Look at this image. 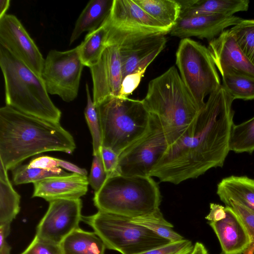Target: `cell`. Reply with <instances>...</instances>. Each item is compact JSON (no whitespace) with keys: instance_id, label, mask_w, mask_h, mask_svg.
<instances>
[{"instance_id":"1","label":"cell","mask_w":254,"mask_h":254,"mask_svg":"<svg viewBox=\"0 0 254 254\" xmlns=\"http://www.w3.org/2000/svg\"><path fill=\"white\" fill-rule=\"evenodd\" d=\"M234 100L222 84L211 93L185 133L168 146L150 176L178 185L222 167L230 151Z\"/></svg>"},{"instance_id":"2","label":"cell","mask_w":254,"mask_h":254,"mask_svg":"<svg viewBox=\"0 0 254 254\" xmlns=\"http://www.w3.org/2000/svg\"><path fill=\"white\" fill-rule=\"evenodd\" d=\"M72 135L60 123L21 112L8 106L0 109V162L12 170L25 159L45 152L72 153Z\"/></svg>"},{"instance_id":"3","label":"cell","mask_w":254,"mask_h":254,"mask_svg":"<svg viewBox=\"0 0 254 254\" xmlns=\"http://www.w3.org/2000/svg\"><path fill=\"white\" fill-rule=\"evenodd\" d=\"M142 100L146 110L158 119L168 146L185 133L201 110L175 66L150 81Z\"/></svg>"},{"instance_id":"4","label":"cell","mask_w":254,"mask_h":254,"mask_svg":"<svg viewBox=\"0 0 254 254\" xmlns=\"http://www.w3.org/2000/svg\"><path fill=\"white\" fill-rule=\"evenodd\" d=\"M0 66L4 81L5 105L60 123L62 112L51 100L41 77L1 45Z\"/></svg>"},{"instance_id":"5","label":"cell","mask_w":254,"mask_h":254,"mask_svg":"<svg viewBox=\"0 0 254 254\" xmlns=\"http://www.w3.org/2000/svg\"><path fill=\"white\" fill-rule=\"evenodd\" d=\"M161 201L159 187L152 177L120 174L108 177L93 197L98 211L131 219L155 212Z\"/></svg>"},{"instance_id":"6","label":"cell","mask_w":254,"mask_h":254,"mask_svg":"<svg viewBox=\"0 0 254 254\" xmlns=\"http://www.w3.org/2000/svg\"><path fill=\"white\" fill-rule=\"evenodd\" d=\"M99 120L102 146L118 155L146 131L150 114L142 100L112 97L95 105Z\"/></svg>"},{"instance_id":"7","label":"cell","mask_w":254,"mask_h":254,"mask_svg":"<svg viewBox=\"0 0 254 254\" xmlns=\"http://www.w3.org/2000/svg\"><path fill=\"white\" fill-rule=\"evenodd\" d=\"M102 240L106 248L122 254H139L169 242L147 228L133 223L131 218L98 211L83 216Z\"/></svg>"},{"instance_id":"8","label":"cell","mask_w":254,"mask_h":254,"mask_svg":"<svg viewBox=\"0 0 254 254\" xmlns=\"http://www.w3.org/2000/svg\"><path fill=\"white\" fill-rule=\"evenodd\" d=\"M176 64L184 83L201 109L205 97L221 85L208 48L190 38L182 39L176 53Z\"/></svg>"},{"instance_id":"9","label":"cell","mask_w":254,"mask_h":254,"mask_svg":"<svg viewBox=\"0 0 254 254\" xmlns=\"http://www.w3.org/2000/svg\"><path fill=\"white\" fill-rule=\"evenodd\" d=\"M150 114L145 133L119 155L118 171L126 176H150V173L168 147L161 123Z\"/></svg>"},{"instance_id":"10","label":"cell","mask_w":254,"mask_h":254,"mask_svg":"<svg viewBox=\"0 0 254 254\" xmlns=\"http://www.w3.org/2000/svg\"><path fill=\"white\" fill-rule=\"evenodd\" d=\"M84 66L78 46L65 51L50 50L41 74L48 93L59 96L66 102L73 101L78 95Z\"/></svg>"},{"instance_id":"11","label":"cell","mask_w":254,"mask_h":254,"mask_svg":"<svg viewBox=\"0 0 254 254\" xmlns=\"http://www.w3.org/2000/svg\"><path fill=\"white\" fill-rule=\"evenodd\" d=\"M108 26L106 44L119 46L123 78L139 68L147 67L164 49L167 42L163 34L130 33L115 30L109 24Z\"/></svg>"},{"instance_id":"12","label":"cell","mask_w":254,"mask_h":254,"mask_svg":"<svg viewBox=\"0 0 254 254\" xmlns=\"http://www.w3.org/2000/svg\"><path fill=\"white\" fill-rule=\"evenodd\" d=\"M80 198L57 199L49 202L48 209L36 228L35 236L61 245L82 221Z\"/></svg>"},{"instance_id":"13","label":"cell","mask_w":254,"mask_h":254,"mask_svg":"<svg viewBox=\"0 0 254 254\" xmlns=\"http://www.w3.org/2000/svg\"><path fill=\"white\" fill-rule=\"evenodd\" d=\"M0 45L41 77L45 59L35 43L14 15L0 18Z\"/></svg>"},{"instance_id":"14","label":"cell","mask_w":254,"mask_h":254,"mask_svg":"<svg viewBox=\"0 0 254 254\" xmlns=\"http://www.w3.org/2000/svg\"><path fill=\"white\" fill-rule=\"evenodd\" d=\"M205 219L219 241L222 254H243L248 249L251 242L249 235L231 207L211 203Z\"/></svg>"},{"instance_id":"15","label":"cell","mask_w":254,"mask_h":254,"mask_svg":"<svg viewBox=\"0 0 254 254\" xmlns=\"http://www.w3.org/2000/svg\"><path fill=\"white\" fill-rule=\"evenodd\" d=\"M89 68L95 105L108 98L118 96L123 75L117 44L107 43L98 62Z\"/></svg>"},{"instance_id":"16","label":"cell","mask_w":254,"mask_h":254,"mask_svg":"<svg viewBox=\"0 0 254 254\" xmlns=\"http://www.w3.org/2000/svg\"><path fill=\"white\" fill-rule=\"evenodd\" d=\"M107 20L110 27L121 31L165 35L170 31L149 15L134 0H113Z\"/></svg>"},{"instance_id":"17","label":"cell","mask_w":254,"mask_h":254,"mask_svg":"<svg viewBox=\"0 0 254 254\" xmlns=\"http://www.w3.org/2000/svg\"><path fill=\"white\" fill-rule=\"evenodd\" d=\"M207 48L222 76L238 74L254 78V65L242 52L229 29L209 41Z\"/></svg>"},{"instance_id":"18","label":"cell","mask_w":254,"mask_h":254,"mask_svg":"<svg viewBox=\"0 0 254 254\" xmlns=\"http://www.w3.org/2000/svg\"><path fill=\"white\" fill-rule=\"evenodd\" d=\"M242 18L235 15L202 14L180 17L169 33L180 38L191 37L210 41L225 29L236 25Z\"/></svg>"},{"instance_id":"19","label":"cell","mask_w":254,"mask_h":254,"mask_svg":"<svg viewBox=\"0 0 254 254\" xmlns=\"http://www.w3.org/2000/svg\"><path fill=\"white\" fill-rule=\"evenodd\" d=\"M33 184L32 197H41L50 202L80 198L87 192L89 183L86 176L72 173L46 178Z\"/></svg>"},{"instance_id":"20","label":"cell","mask_w":254,"mask_h":254,"mask_svg":"<svg viewBox=\"0 0 254 254\" xmlns=\"http://www.w3.org/2000/svg\"><path fill=\"white\" fill-rule=\"evenodd\" d=\"M181 7L180 17L202 14L234 15L247 11L248 0H177Z\"/></svg>"},{"instance_id":"21","label":"cell","mask_w":254,"mask_h":254,"mask_svg":"<svg viewBox=\"0 0 254 254\" xmlns=\"http://www.w3.org/2000/svg\"><path fill=\"white\" fill-rule=\"evenodd\" d=\"M216 193L224 203L233 201L254 211V179L247 176L224 178L218 184Z\"/></svg>"},{"instance_id":"22","label":"cell","mask_w":254,"mask_h":254,"mask_svg":"<svg viewBox=\"0 0 254 254\" xmlns=\"http://www.w3.org/2000/svg\"><path fill=\"white\" fill-rule=\"evenodd\" d=\"M113 0H91L77 19L69 39V45L85 32L98 28L108 17Z\"/></svg>"},{"instance_id":"23","label":"cell","mask_w":254,"mask_h":254,"mask_svg":"<svg viewBox=\"0 0 254 254\" xmlns=\"http://www.w3.org/2000/svg\"><path fill=\"white\" fill-rule=\"evenodd\" d=\"M64 254H104L106 247L94 232L80 228L69 234L61 243Z\"/></svg>"},{"instance_id":"24","label":"cell","mask_w":254,"mask_h":254,"mask_svg":"<svg viewBox=\"0 0 254 254\" xmlns=\"http://www.w3.org/2000/svg\"><path fill=\"white\" fill-rule=\"evenodd\" d=\"M20 196L8 178L7 170L0 162V226L10 225L20 211Z\"/></svg>"},{"instance_id":"25","label":"cell","mask_w":254,"mask_h":254,"mask_svg":"<svg viewBox=\"0 0 254 254\" xmlns=\"http://www.w3.org/2000/svg\"><path fill=\"white\" fill-rule=\"evenodd\" d=\"M109 26L107 20L97 29L88 32L78 45L81 60L89 68L99 60L106 46Z\"/></svg>"},{"instance_id":"26","label":"cell","mask_w":254,"mask_h":254,"mask_svg":"<svg viewBox=\"0 0 254 254\" xmlns=\"http://www.w3.org/2000/svg\"><path fill=\"white\" fill-rule=\"evenodd\" d=\"M152 17L170 30L181 14V7L177 0H134Z\"/></svg>"},{"instance_id":"27","label":"cell","mask_w":254,"mask_h":254,"mask_svg":"<svg viewBox=\"0 0 254 254\" xmlns=\"http://www.w3.org/2000/svg\"><path fill=\"white\" fill-rule=\"evenodd\" d=\"M230 151L237 153L254 151V117L239 125L233 126L230 134Z\"/></svg>"},{"instance_id":"28","label":"cell","mask_w":254,"mask_h":254,"mask_svg":"<svg viewBox=\"0 0 254 254\" xmlns=\"http://www.w3.org/2000/svg\"><path fill=\"white\" fill-rule=\"evenodd\" d=\"M13 182L16 185L34 183L46 178L65 176L69 174L61 168L43 169L30 167L27 165H19L12 170Z\"/></svg>"},{"instance_id":"29","label":"cell","mask_w":254,"mask_h":254,"mask_svg":"<svg viewBox=\"0 0 254 254\" xmlns=\"http://www.w3.org/2000/svg\"><path fill=\"white\" fill-rule=\"evenodd\" d=\"M222 85L235 100L254 99V78L238 74L222 76Z\"/></svg>"},{"instance_id":"30","label":"cell","mask_w":254,"mask_h":254,"mask_svg":"<svg viewBox=\"0 0 254 254\" xmlns=\"http://www.w3.org/2000/svg\"><path fill=\"white\" fill-rule=\"evenodd\" d=\"M229 30L242 52L254 65V19H242Z\"/></svg>"},{"instance_id":"31","label":"cell","mask_w":254,"mask_h":254,"mask_svg":"<svg viewBox=\"0 0 254 254\" xmlns=\"http://www.w3.org/2000/svg\"><path fill=\"white\" fill-rule=\"evenodd\" d=\"M87 104L84 109V116L89 128L93 144V155L101 152L102 146V134L96 106L91 98L89 86L85 84Z\"/></svg>"},{"instance_id":"32","label":"cell","mask_w":254,"mask_h":254,"mask_svg":"<svg viewBox=\"0 0 254 254\" xmlns=\"http://www.w3.org/2000/svg\"><path fill=\"white\" fill-rule=\"evenodd\" d=\"M224 204L231 207L238 215L249 235L250 245L243 254H254V211L233 201Z\"/></svg>"},{"instance_id":"33","label":"cell","mask_w":254,"mask_h":254,"mask_svg":"<svg viewBox=\"0 0 254 254\" xmlns=\"http://www.w3.org/2000/svg\"><path fill=\"white\" fill-rule=\"evenodd\" d=\"M194 245L186 239L169 242L159 247L140 253L139 254H190Z\"/></svg>"},{"instance_id":"34","label":"cell","mask_w":254,"mask_h":254,"mask_svg":"<svg viewBox=\"0 0 254 254\" xmlns=\"http://www.w3.org/2000/svg\"><path fill=\"white\" fill-rule=\"evenodd\" d=\"M107 178L101 152L93 155L88 181L95 192L101 188Z\"/></svg>"},{"instance_id":"35","label":"cell","mask_w":254,"mask_h":254,"mask_svg":"<svg viewBox=\"0 0 254 254\" xmlns=\"http://www.w3.org/2000/svg\"><path fill=\"white\" fill-rule=\"evenodd\" d=\"M21 254H64L61 245L46 241L35 236Z\"/></svg>"},{"instance_id":"36","label":"cell","mask_w":254,"mask_h":254,"mask_svg":"<svg viewBox=\"0 0 254 254\" xmlns=\"http://www.w3.org/2000/svg\"><path fill=\"white\" fill-rule=\"evenodd\" d=\"M147 67H141L124 77L118 97L127 98L138 87Z\"/></svg>"},{"instance_id":"37","label":"cell","mask_w":254,"mask_h":254,"mask_svg":"<svg viewBox=\"0 0 254 254\" xmlns=\"http://www.w3.org/2000/svg\"><path fill=\"white\" fill-rule=\"evenodd\" d=\"M101 154L107 178L120 174L118 171L119 155L112 149L102 146Z\"/></svg>"},{"instance_id":"38","label":"cell","mask_w":254,"mask_h":254,"mask_svg":"<svg viewBox=\"0 0 254 254\" xmlns=\"http://www.w3.org/2000/svg\"><path fill=\"white\" fill-rule=\"evenodd\" d=\"M150 230L159 236L170 242H176L184 239V237L174 231L172 227L160 224L141 223L138 224Z\"/></svg>"},{"instance_id":"39","label":"cell","mask_w":254,"mask_h":254,"mask_svg":"<svg viewBox=\"0 0 254 254\" xmlns=\"http://www.w3.org/2000/svg\"><path fill=\"white\" fill-rule=\"evenodd\" d=\"M131 221L136 224L150 223L160 224L173 227V225L167 221L163 217L160 209L155 212L139 217L131 219Z\"/></svg>"},{"instance_id":"40","label":"cell","mask_w":254,"mask_h":254,"mask_svg":"<svg viewBox=\"0 0 254 254\" xmlns=\"http://www.w3.org/2000/svg\"><path fill=\"white\" fill-rule=\"evenodd\" d=\"M30 167L53 169L59 167L58 158L42 156L32 159L28 164Z\"/></svg>"},{"instance_id":"41","label":"cell","mask_w":254,"mask_h":254,"mask_svg":"<svg viewBox=\"0 0 254 254\" xmlns=\"http://www.w3.org/2000/svg\"><path fill=\"white\" fill-rule=\"evenodd\" d=\"M10 231V225L0 226V254H10L11 247L6 241Z\"/></svg>"},{"instance_id":"42","label":"cell","mask_w":254,"mask_h":254,"mask_svg":"<svg viewBox=\"0 0 254 254\" xmlns=\"http://www.w3.org/2000/svg\"><path fill=\"white\" fill-rule=\"evenodd\" d=\"M58 166L60 168L67 170L72 173H76L81 175L86 176L87 172L85 169L81 168L68 161L58 159Z\"/></svg>"},{"instance_id":"43","label":"cell","mask_w":254,"mask_h":254,"mask_svg":"<svg viewBox=\"0 0 254 254\" xmlns=\"http://www.w3.org/2000/svg\"><path fill=\"white\" fill-rule=\"evenodd\" d=\"M190 254H208L205 246L200 242H196L194 245L192 251Z\"/></svg>"},{"instance_id":"44","label":"cell","mask_w":254,"mask_h":254,"mask_svg":"<svg viewBox=\"0 0 254 254\" xmlns=\"http://www.w3.org/2000/svg\"><path fill=\"white\" fill-rule=\"evenodd\" d=\"M9 0H0V18L5 15L10 5Z\"/></svg>"}]
</instances>
